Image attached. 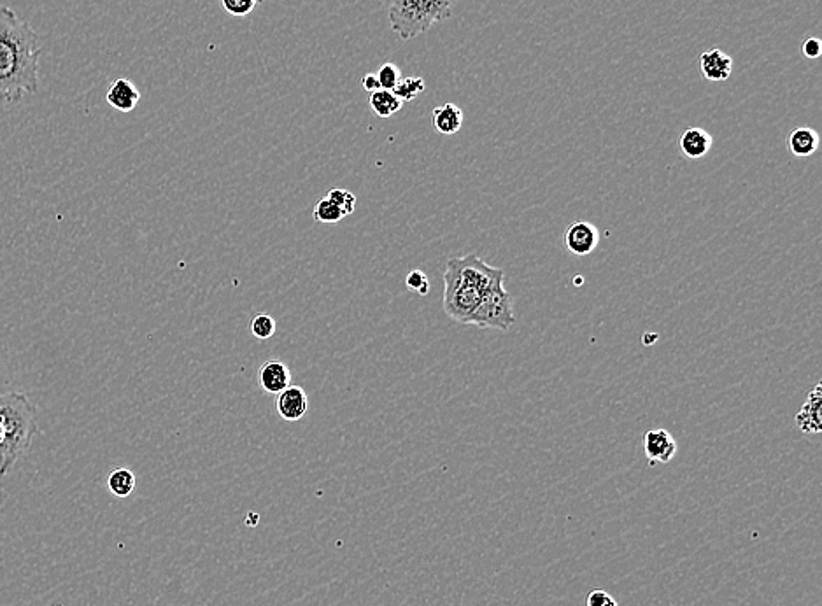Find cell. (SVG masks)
<instances>
[{
    "label": "cell",
    "mask_w": 822,
    "mask_h": 606,
    "mask_svg": "<svg viewBox=\"0 0 822 606\" xmlns=\"http://www.w3.org/2000/svg\"><path fill=\"white\" fill-rule=\"evenodd\" d=\"M425 88L423 78H402L393 93L397 95L400 102H411V100L419 97V93L425 92Z\"/></svg>",
    "instance_id": "obj_19"
},
{
    "label": "cell",
    "mask_w": 822,
    "mask_h": 606,
    "mask_svg": "<svg viewBox=\"0 0 822 606\" xmlns=\"http://www.w3.org/2000/svg\"><path fill=\"white\" fill-rule=\"evenodd\" d=\"M106 100L116 111L132 113L141 100V92L130 79L120 78L107 90Z\"/></svg>",
    "instance_id": "obj_11"
},
{
    "label": "cell",
    "mask_w": 822,
    "mask_h": 606,
    "mask_svg": "<svg viewBox=\"0 0 822 606\" xmlns=\"http://www.w3.org/2000/svg\"><path fill=\"white\" fill-rule=\"evenodd\" d=\"M0 424L4 440L0 444V477H6L29 452L39 433L37 407L18 391L0 395Z\"/></svg>",
    "instance_id": "obj_3"
},
{
    "label": "cell",
    "mask_w": 822,
    "mask_h": 606,
    "mask_svg": "<svg viewBox=\"0 0 822 606\" xmlns=\"http://www.w3.org/2000/svg\"><path fill=\"white\" fill-rule=\"evenodd\" d=\"M312 216H314V219H316L318 223H326V225L339 223V221L346 218V216L342 214L341 209H339L332 200H328L326 197L321 198L318 204H316L314 211H312Z\"/></svg>",
    "instance_id": "obj_18"
},
{
    "label": "cell",
    "mask_w": 822,
    "mask_h": 606,
    "mask_svg": "<svg viewBox=\"0 0 822 606\" xmlns=\"http://www.w3.org/2000/svg\"><path fill=\"white\" fill-rule=\"evenodd\" d=\"M600 242V230L589 221H575L565 232V246L577 256H588L593 253Z\"/></svg>",
    "instance_id": "obj_7"
},
{
    "label": "cell",
    "mask_w": 822,
    "mask_h": 606,
    "mask_svg": "<svg viewBox=\"0 0 822 606\" xmlns=\"http://www.w3.org/2000/svg\"><path fill=\"white\" fill-rule=\"evenodd\" d=\"M2 440H4V428H2V424H0V444H2Z\"/></svg>",
    "instance_id": "obj_28"
},
{
    "label": "cell",
    "mask_w": 822,
    "mask_h": 606,
    "mask_svg": "<svg viewBox=\"0 0 822 606\" xmlns=\"http://www.w3.org/2000/svg\"><path fill=\"white\" fill-rule=\"evenodd\" d=\"M586 605L588 606H617L616 599L610 596L609 592L596 589L591 591L586 598Z\"/></svg>",
    "instance_id": "obj_25"
},
{
    "label": "cell",
    "mask_w": 822,
    "mask_h": 606,
    "mask_svg": "<svg viewBox=\"0 0 822 606\" xmlns=\"http://www.w3.org/2000/svg\"><path fill=\"white\" fill-rule=\"evenodd\" d=\"M41 37L15 11L0 8V100L20 102L39 92Z\"/></svg>",
    "instance_id": "obj_1"
},
{
    "label": "cell",
    "mask_w": 822,
    "mask_h": 606,
    "mask_svg": "<svg viewBox=\"0 0 822 606\" xmlns=\"http://www.w3.org/2000/svg\"><path fill=\"white\" fill-rule=\"evenodd\" d=\"M821 407L822 384L817 382L815 388L808 393L807 400H805L798 416H796V428L803 435H819L821 433Z\"/></svg>",
    "instance_id": "obj_8"
},
{
    "label": "cell",
    "mask_w": 822,
    "mask_h": 606,
    "mask_svg": "<svg viewBox=\"0 0 822 606\" xmlns=\"http://www.w3.org/2000/svg\"><path fill=\"white\" fill-rule=\"evenodd\" d=\"M221 4L228 15L242 18L251 15L262 4V0H221Z\"/></svg>",
    "instance_id": "obj_22"
},
{
    "label": "cell",
    "mask_w": 822,
    "mask_h": 606,
    "mask_svg": "<svg viewBox=\"0 0 822 606\" xmlns=\"http://www.w3.org/2000/svg\"><path fill=\"white\" fill-rule=\"evenodd\" d=\"M362 85L367 93L379 92V90H381V85H379V81H377L376 74H367V76L363 78Z\"/></svg>",
    "instance_id": "obj_27"
},
{
    "label": "cell",
    "mask_w": 822,
    "mask_h": 606,
    "mask_svg": "<svg viewBox=\"0 0 822 606\" xmlns=\"http://www.w3.org/2000/svg\"><path fill=\"white\" fill-rule=\"evenodd\" d=\"M514 323V300L504 284H498L482 298L479 307L468 321V325L500 332H509Z\"/></svg>",
    "instance_id": "obj_5"
},
{
    "label": "cell",
    "mask_w": 822,
    "mask_h": 606,
    "mask_svg": "<svg viewBox=\"0 0 822 606\" xmlns=\"http://www.w3.org/2000/svg\"><path fill=\"white\" fill-rule=\"evenodd\" d=\"M433 127L440 135H454L463 127V111L456 104H444L433 109Z\"/></svg>",
    "instance_id": "obj_14"
},
{
    "label": "cell",
    "mask_w": 822,
    "mask_h": 606,
    "mask_svg": "<svg viewBox=\"0 0 822 606\" xmlns=\"http://www.w3.org/2000/svg\"><path fill=\"white\" fill-rule=\"evenodd\" d=\"M405 284H407V288L411 289V291H416L418 295L426 296L430 293V281H428V275L425 272H421V270H412L407 274V279H405Z\"/></svg>",
    "instance_id": "obj_24"
},
{
    "label": "cell",
    "mask_w": 822,
    "mask_h": 606,
    "mask_svg": "<svg viewBox=\"0 0 822 606\" xmlns=\"http://www.w3.org/2000/svg\"><path fill=\"white\" fill-rule=\"evenodd\" d=\"M251 335L258 340L272 339L276 335V319L270 314H256L249 325Z\"/></svg>",
    "instance_id": "obj_20"
},
{
    "label": "cell",
    "mask_w": 822,
    "mask_h": 606,
    "mask_svg": "<svg viewBox=\"0 0 822 606\" xmlns=\"http://www.w3.org/2000/svg\"><path fill=\"white\" fill-rule=\"evenodd\" d=\"M679 445L672 437V433H668L663 428H654L645 433L644 437V451L645 456L649 459V465H667L677 454Z\"/></svg>",
    "instance_id": "obj_6"
},
{
    "label": "cell",
    "mask_w": 822,
    "mask_h": 606,
    "mask_svg": "<svg viewBox=\"0 0 822 606\" xmlns=\"http://www.w3.org/2000/svg\"><path fill=\"white\" fill-rule=\"evenodd\" d=\"M377 81H379V85H381V90H388V92H393L395 88H397L398 83H400V79H402V72L398 69L397 65L395 64H384L379 67V71L376 72Z\"/></svg>",
    "instance_id": "obj_21"
},
{
    "label": "cell",
    "mask_w": 822,
    "mask_h": 606,
    "mask_svg": "<svg viewBox=\"0 0 822 606\" xmlns=\"http://www.w3.org/2000/svg\"><path fill=\"white\" fill-rule=\"evenodd\" d=\"M710 148H712V135L703 128H688L679 137V149L682 155L691 160L703 158L709 153Z\"/></svg>",
    "instance_id": "obj_13"
},
{
    "label": "cell",
    "mask_w": 822,
    "mask_h": 606,
    "mask_svg": "<svg viewBox=\"0 0 822 606\" xmlns=\"http://www.w3.org/2000/svg\"><path fill=\"white\" fill-rule=\"evenodd\" d=\"M819 134L815 132L814 128L800 127L794 128L793 132L787 137V148L791 151V155L798 156V158H807V156L814 155L815 151L819 149Z\"/></svg>",
    "instance_id": "obj_15"
},
{
    "label": "cell",
    "mask_w": 822,
    "mask_h": 606,
    "mask_svg": "<svg viewBox=\"0 0 822 606\" xmlns=\"http://www.w3.org/2000/svg\"><path fill=\"white\" fill-rule=\"evenodd\" d=\"M135 473L128 468H116L107 477V489L116 498H128L135 491Z\"/></svg>",
    "instance_id": "obj_16"
},
{
    "label": "cell",
    "mask_w": 822,
    "mask_h": 606,
    "mask_svg": "<svg viewBox=\"0 0 822 606\" xmlns=\"http://www.w3.org/2000/svg\"><path fill=\"white\" fill-rule=\"evenodd\" d=\"M258 382L265 393L279 395L291 384L290 368L283 361H265L258 372Z\"/></svg>",
    "instance_id": "obj_10"
},
{
    "label": "cell",
    "mask_w": 822,
    "mask_h": 606,
    "mask_svg": "<svg viewBox=\"0 0 822 606\" xmlns=\"http://www.w3.org/2000/svg\"><path fill=\"white\" fill-rule=\"evenodd\" d=\"M700 67H702L705 79H709L712 83H721V81L730 79L731 72H733V58L723 50L714 48V50L703 51L700 57Z\"/></svg>",
    "instance_id": "obj_12"
},
{
    "label": "cell",
    "mask_w": 822,
    "mask_h": 606,
    "mask_svg": "<svg viewBox=\"0 0 822 606\" xmlns=\"http://www.w3.org/2000/svg\"><path fill=\"white\" fill-rule=\"evenodd\" d=\"M325 197L328 198V200H332V202L341 209L344 216H349V214L355 212L356 197L351 191L334 188V190L328 191Z\"/></svg>",
    "instance_id": "obj_23"
},
{
    "label": "cell",
    "mask_w": 822,
    "mask_h": 606,
    "mask_svg": "<svg viewBox=\"0 0 822 606\" xmlns=\"http://www.w3.org/2000/svg\"><path fill=\"white\" fill-rule=\"evenodd\" d=\"M453 15V0H391L390 27L402 41L426 34Z\"/></svg>",
    "instance_id": "obj_4"
},
{
    "label": "cell",
    "mask_w": 822,
    "mask_h": 606,
    "mask_svg": "<svg viewBox=\"0 0 822 606\" xmlns=\"http://www.w3.org/2000/svg\"><path fill=\"white\" fill-rule=\"evenodd\" d=\"M801 51H803V55L810 58V60H815V58L821 57V39H817V37H808V39H805L803 44H801Z\"/></svg>",
    "instance_id": "obj_26"
},
{
    "label": "cell",
    "mask_w": 822,
    "mask_h": 606,
    "mask_svg": "<svg viewBox=\"0 0 822 606\" xmlns=\"http://www.w3.org/2000/svg\"><path fill=\"white\" fill-rule=\"evenodd\" d=\"M498 284H504V270L491 267L477 254L451 258L444 272V312L468 325L482 298Z\"/></svg>",
    "instance_id": "obj_2"
},
{
    "label": "cell",
    "mask_w": 822,
    "mask_h": 606,
    "mask_svg": "<svg viewBox=\"0 0 822 606\" xmlns=\"http://www.w3.org/2000/svg\"><path fill=\"white\" fill-rule=\"evenodd\" d=\"M276 407L284 421H300L309 410V396L304 388L290 384L277 395Z\"/></svg>",
    "instance_id": "obj_9"
},
{
    "label": "cell",
    "mask_w": 822,
    "mask_h": 606,
    "mask_svg": "<svg viewBox=\"0 0 822 606\" xmlns=\"http://www.w3.org/2000/svg\"><path fill=\"white\" fill-rule=\"evenodd\" d=\"M369 106L379 118H391L393 114L402 109L404 102H400L393 92L379 90V92L370 93Z\"/></svg>",
    "instance_id": "obj_17"
}]
</instances>
